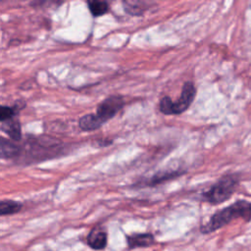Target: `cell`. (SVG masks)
<instances>
[{
  "label": "cell",
  "mask_w": 251,
  "mask_h": 251,
  "mask_svg": "<svg viewBox=\"0 0 251 251\" xmlns=\"http://www.w3.org/2000/svg\"><path fill=\"white\" fill-rule=\"evenodd\" d=\"M238 218L243 219L245 222L251 220V202L238 200L216 212L210 220L200 227V230L202 233H210Z\"/></svg>",
  "instance_id": "obj_1"
},
{
  "label": "cell",
  "mask_w": 251,
  "mask_h": 251,
  "mask_svg": "<svg viewBox=\"0 0 251 251\" xmlns=\"http://www.w3.org/2000/svg\"><path fill=\"white\" fill-rule=\"evenodd\" d=\"M238 185V178L235 175H226L222 176L215 184H213L209 190L202 194L204 201L217 205L221 204L235 192Z\"/></svg>",
  "instance_id": "obj_2"
},
{
  "label": "cell",
  "mask_w": 251,
  "mask_h": 251,
  "mask_svg": "<svg viewBox=\"0 0 251 251\" xmlns=\"http://www.w3.org/2000/svg\"><path fill=\"white\" fill-rule=\"evenodd\" d=\"M125 106L124 97L118 94L110 95L104 99L96 109V116L102 124L111 120Z\"/></svg>",
  "instance_id": "obj_3"
},
{
  "label": "cell",
  "mask_w": 251,
  "mask_h": 251,
  "mask_svg": "<svg viewBox=\"0 0 251 251\" xmlns=\"http://www.w3.org/2000/svg\"><path fill=\"white\" fill-rule=\"evenodd\" d=\"M196 95V88L192 81H185L181 88V93L178 99L172 103L171 115H179L185 112L191 103L193 102Z\"/></svg>",
  "instance_id": "obj_4"
},
{
  "label": "cell",
  "mask_w": 251,
  "mask_h": 251,
  "mask_svg": "<svg viewBox=\"0 0 251 251\" xmlns=\"http://www.w3.org/2000/svg\"><path fill=\"white\" fill-rule=\"evenodd\" d=\"M184 174V170L181 169H174V168H167L162 171L157 172L154 174L151 177H149L146 181L145 184L149 186H154L158 185L160 183H163L165 181H168L170 179H174L178 177L179 176Z\"/></svg>",
  "instance_id": "obj_5"
},
{
  "label": "cell",
  "mask_w": 251,
  "mask_h": 251,
  "mask_svg": "<svg viewBox=\"0 0 251 251\" xmlns=\"http://www.w3.org/2000/svg\"><path fill=\"white\" fill-rule=\"evenodd\" d=\"M108 242L107 231L102 226L93 227L86 237L87 245L94 250H102Z\"/></svg>",
  "instance_id": "obj_6"
},
{
  "label": "cell",
  "mask_w": 251,
  "mask_h": 251,
  "mask_svg": "<svg viewBox=\"0 0 251 251\" xmlns=\"http://www.w3.org/2000/svg\"><path fill=\"white\" fill-rule=\"evenodd\" d=\"M1 130L9 135L13 141H20L22 139V127L19 119L16 117L7 121L1 122Z\"/></svg>",
  "instance_id": "obj_7"
},
{
  "label": "cell",
  "mask_w": 251,
  "mask_h": 251,
  "mask_svg": "<svg viewBox=\"0 0 251 251\" xmlns=\"http://www.w3.org/2000/svg\"><path fill=\"white\" fill-rule=\"evenodd\" d=\"M155 239L151 233H134L126 237L127 246L129 249L139 247H149L154 243Z\"/></svg>",
  "instance_id": "obj_8"
},
{
  "label": "cell",
  "mask_w": 251,
  "mask_h": 251,
  "mask_svg": "<svg viewBox=\"0 0 251 251\" xmlns=\"http://www.w3.org/2000/svg\"><path fill=\"white\" fill-rule=\"evenodd\" d=\"M22 153V149L15 141L4 137L0 138V156L2 159H13Z\"/></svg>",
  "instance_id": "obj_9"
},
{
  "label": "cell",
  "mask_w": 251,
  "mask_h": 251,
  "mask_svg": "<svg viewBox=\"0 0 251 251\" xmlns=\"http://www.w3.org/2000/svg\"><path fill=\"white\" fill-rule=\"evenodd\" d=\"M102 122L97 118L96 114L90 113L82 116L78 120V126L82 131H92L102 126Z\"/></svg>",
  "instance_id": "obj_10"
},
{
  "label": "cell",
  "mask_w": 251,
  "mask_h": 251,
  "mask_svg": "<svg viewBox=\"0 0 251 251\" xmlns=\"http://www.w3.org/2000/svg\"><path fill=\"white\" fill-rule=\"evenodd\" d=\"M125 11L132 16H141L146 10L149 9L150 3L146 1H124Z\"/></svg>",
  "instance_id": "obj_11"
},
{
  "label": "cell",
  "mask_w": 251,
  "mask_h": 251,
  "mask_svg": "<svg viewBox=\"0 0 251 251\" xmlns=\"http://www.w3.org/2000/svg\"><path fill=\"white\" fill-rule=\"evenodd\" d=\"M23 208V204L14 200H2L0 202V215H13L20 212Z\"/></svg>",
  "instance_id": "obj_12"
},
{
  "label": "cell",
  "mask_w": 251,
  "mask_h": 251,
  "mask_svg": "<svg viewBox=\"0 0 251 251\" xmlns=\"http://www.w3.org/2000/svg\"><path fill=\"white\" fill-rule=\"evenodd\" d=\"M87 6L89 9V12L93 17L103 16L109 11V4L106 1H98V0L87 1Z\"/></svg>",
  "instance_id": "obj_13"
},
{
  "label": "cell",
  "mask_w": 251,
  "mask_h": 251,
  "mask_svg": "<svg viewBox=\"0 0 251 251\" xmlns=\"http://www.w3.org/2000/svg\"><path fill=\"white\" fill-rule=\"evenodd\" d=\"M113 143V141L112 140H110V139H103V140H99L98 141V145L100 146V147H105V146H108V145H110V144H112Z\"/></svg>",
  "instance_id": "obj_14"
}]
</instances>
